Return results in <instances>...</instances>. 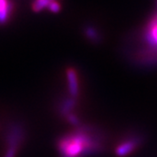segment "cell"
Wrapping results in <instances>:
<instances>
[{"mask_svg":"<svg viewBox=\"0 0 157 157\" xmlns=\"http://www.w3.org/2000/svg\"><path fill=\"white\" fill-rule=\"evenodd\" d=\"M68 86H69V92L72 98L76 99L78 95V78L75 71L73 69H69L67 71Z\"/></svg>","mask_w":157,"mask_h":157,"instance_id":"3","label":"cell"},{"mask_svg":"<svg viewBox=\"0 0 157 157\" xmlns=\"http://www.w3.org/2000/svg\"><path fill=\"white\" fill-rule=\"evenodd\" d=\"M85 33H86V36L88 38V39L94 42V43H100L101 42V36L99 33L96 31V29H94L92 26H87L86 28L85 29Z\"/></svg>","mask_w":157,"mask_h":157,"instance_id":"6","label":"cell"},{"mask_svg":"<svg viewBox=\"0 0 157 157\" xmlns=\"http://www.w3.org/2000/svg\"><path fill=\"white\" fill-rule=\"evenodd\" d=\"M50 2H52L51 0H34L33 4V9L35 11H42L44 8L48 6Z\"/></svg>","mask_w":157,"mask_h":157,"instance_id":"7","label":"cell"},{"mask_svg":"<svg viewBox=\"0 0 157 157\" xmlns=\"http://www.w3.org/2000/svg\"><path fill=\"white\" fill-rule=\"evenodd\" d=\"M11 9V4L8 0H0V24L7 20Z\"/></svg>","mask_w":157,"mask_h":157,"instance_id":"4","label":"cell"},{"mask_svg":"<svg viewBox=\"0 0 157 157\" xmlns=\"http://www.w3.org/2000/svg\"><path fill=\"white\" fill-rule=\"evenodd\" d=\"M75 106V99L70 98L63 101L61 107H60V113L63 115L67 116L70 113H72V110Z\"/></svg>","mask_w":157,"mask_h":157,"instance_id":"5","label":"cell"},{"mask_svg":"<svg viewBox=\"0 0 157 157\" xmlns=\"http://www.w3.org/2000/svg\"><path fill=\"white\" fill-rule=\"evenodd\" d=\"M47 7L49 8V10L51 11H53V12H58V11L60 10V6H59V4L58 2H56V1H52V2H50V4L48 5Z\"/></svg>","mask_w":157,"mask_h":157,"instance_id":"8","label":"cell"},{"mask_svg":"<svg viewBox=\"0 0 157 157\" xmlns=\"http://www.w3.org/2000/svg\"><path fill=\"white\" fill-rule=\"evenodd\" d=\"M143 142V137L137 135L135 137H131L128 140H124L115 149V155L119 157H125L130 155L133 151L140 146Z\"/></svg>","mask_w":157,"mask_h":157,"instance_id":"2","label":"cell"},{"mask_svg":"<svg viewBox=\"0 0 157 157\" xmlns=\"http://www.w3.org/2000/svg\"><path fill=\"white\" fill-rule=\"evenodd\" d=\"M62 157H87L103 150L101 135L90 126H80L76 131L59 141Z\"/></svg>","mask_w":157,"mask_h":157,"instance_id":"1","label":"cell"}]
</instances>
